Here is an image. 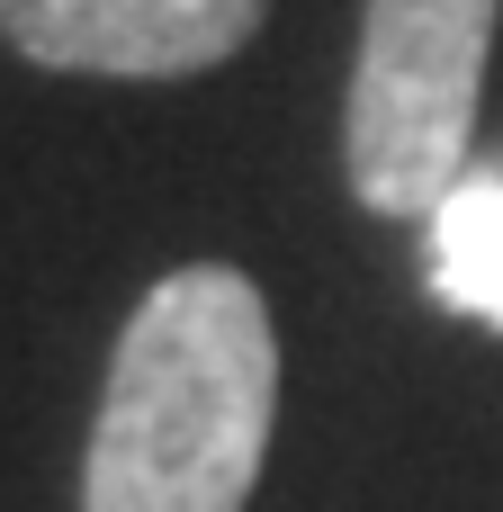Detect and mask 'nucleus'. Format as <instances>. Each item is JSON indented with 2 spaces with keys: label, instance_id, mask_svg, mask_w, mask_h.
I'll use <instances>...</instances> for the list:
<instances>
[{
  "label": "nucleus",
  "instance_id": "1",
  "mask_svg": "<svg viewBox=\"0 0 503 512\" xmlns=\"http://www.w3.org/2000/svg\"><path fill=\"white\" fill-rule=\"evenodd\" d=\"M279 423V333L243 270L153 279L108 351L81 512H243Z\"/></svg>",
  "mask_w": 503,
  "mask_h": 512
},
{
  "label": "nucleus",
  "instance_id": "2",
  "mask_svg": "<svg viewBox=\"0 0 503 512\" xmlns=\"http://www.w3.org/2000/svg\"><path fill=\"white\" fill-rule=\"evenodd\" d=\"M495 18L503 0H369L342 108V162L369 216L432 225L441 198L468 180Z\"/></svg>",
  "mask_w": 503,
  "mask_h": 512
},
{
  "label": "nucleus",
  "instance_id": "3",
  "mask_svg": "<svg viewBox=\"0 0 503 512\" xmlns=\"http://www.w3.org/2000/svg\"><path fill=\"white\" fill-rule=\"evenodd\" d=\"M270 0H0V36L45 72L189 81L252 45Z\"/></svg>",
  "mask_w": 503,
  "mask_h": 512
},
{
  "label": "nucleus",
  "instance_id": "4",
  "mask_svg": "<svg viewBox=\"0 0 503 512\" xmlns=\"http://www.w3.org/2000/svg\"><path fill=\"white\" fill-rule=\"evenodd\" d=\"M432 288L441 306L503 324V162L495 171H468L441 216H432Z\"/></svg>",
  "mask_w": 503,
  "mask_h": 512
}]
</instances>
